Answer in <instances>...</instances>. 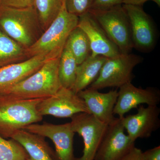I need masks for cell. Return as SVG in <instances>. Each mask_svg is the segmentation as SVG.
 Returning <instances> with one entry per match:
<instances>
[{"label":"cell","mask_w":160,"mask_h":160,"mask_svg":"<svg viewBox=\"0 0 160 160\" xmlns=\"http://www.w3.org/2000/svg\"><path fill=\"white\" fill-rule=\"evenodd\" d=\"M0 29L26 49L33 45L44 32L32 6L16 8L0 5Z\"/></svg>","instance_id":"cell-1"},{"label":"cell","mask_w":160,"mask_h":160,"mask_svg":"<svg viewBox=\"0 0 160 160\" xmlns=\"http://www.w3.org/2000/svg\"><path fill=\"white\" fill-rule=\"evenodd\" d=\"M42 99H25L0 95V136L10 138L15 132L43 119L37 108Z\"/></svg>","instance_id":"cell-2"},{"label":"cell","mask_w":160,"mask_h":160,"mask_svg":"<svg viewBox=\"0 0 160 160\" xmlns=\"http://www.w3.org/2000/svg\"><path fill=\"white\" fill-rule=\"evenodd\" d=\"M60 58L47 60L36 72L0 95L35 99L46 98L56 94L62 87L58 73Z\"/></svg>","instance_id":"cell-3"},{"label":"cell","mask_w":160,"mask_h":160,"mask_svg":"<svg viewBox=\"0 0 160 160\" xmlns=\"http://www.w3.org/2000/svg\"><path fill=\"white\" fill-rule=\"evenodd\" d=\"M79 17L69 13L65 6L38 40L26 49L29 58L44 55L49 59L61 56L69 34L77 27Z\"/></svg>","instance_id":"cell-4"},{"label":"cell","mask_w":160,"mask_h":160,"mask_svg":"<svg viewBox=\"0 0 160 160\" xmlns=\"http://www.w3.org/2000/svg\"><path fill=\"white\" fill-rule=\"evenodd\" d=\"M95 19L121 53H129L133 49L131 28L122 5L104 10L88 11Z\"/></svg>","instance_id":"cell-5"},{"label":"cell","mask_w":160,"mask_h":160,"mask_svg":"<svg viewBox=\"0 0 160 160\" xmlns=\"http://www.w3.org/2000/svg\"><path fill=\"white\" fill-rule=\"evenodd\" d=\"M142 61L139 56L130 53L107 58L97 78L89 87L99 90L108 87L120 88L131 82L133 69Z\"/></svg>","instance_id":"cell-6"},{"label":"cell","mask_w":160,"mask_h":160,"mask_svg":"<svg viewBox=\"0 0 160 160\" xmlns=\"http://www.w3.org/2000/svg\"><path fill=\"white\" fill-rule=\"evenodd\" d=\"M71 119L72 130L82 137L84 144L82 155L75 160H94L108 125L86 112L77 113Z\"/></svg>","instance_id":"cell-7"},{"label":"cell","mask_w":160,"mask_h":160,"mask_svg":"<svg viewBox=\"0 0 160 160\" xmlns=\"http://www.w3.org/2000/svg\"><path fill=\"white\" fill-rule=\"evenodd\" d=\"M40 114L71 118L81 112L89 113L84 100L72 89L62 87L56 94L42 99L38 105Z\"/></svg>","instance_id":"cell-8"},{"label":"cell","mask_w":160,"mask_h":160,"mask_svg":"<svg viewBox=\"0 0 160 160\" xmlns=\"http://www.w3.org/2000/svg\"><path fill=\"white\" fill-rule=\"evenodd\" d=\"M24 129L44 138H48L54 143L57 160H75L73 138L75 132L71 123L54 125L47 122L37 123L26 126Z\"/></svg>","instance_id":"cell-9"},{"label":"cell","mask_w":160,"mask_h":160,"mask_svg":"<svg viewBox=\"0 0 160 160\" xmlns=\"http://www.w3.org/2000/svg\"><path fill=\"white\" fill-rule=\"evenodd\" d=\"M122 6L129 18L133 48L143 52L151 51L156 42V32L151 17L142 6Z\"/></svg>","instance_id":"cell-10"},{"label":"cell","mask_w":160,"mask_h":160,"mask_svg":"<svg viewBox=\"0 0 160 160\" xmlns=\"http://www.w3.org/2000/svg\"><path fill=\"white\" fill-rule=\"evenodd\" d=\"M135 146V142L125 134L121 118H116L108 125L94 160H118Z\"/></svg>","instance_id":"cell-11"},{"label":"cell","mask_w":160,"mask_h":160,"mask_svg":"<svg viewBox=\"0 0 160 160\" xmlns=\"http://www.w3.org/2000/svg\"><path fill=\"white\" fill-rule=\"evenodd\" d=\"M160 102L158 89L153 87L138 88L131 82L127 83L119 88L113 113L122 118L131 109L137 108L141 104L158 106Z\"/></svg>","instance_id":"cell-12"},{"label":"cell","mask_w":160,"mask_h":160,"mask_svg":"<svg viewBox=\"0 0 160 160\" xmlns=\"http://www.w3.org/2000/svg\"><path fill=\"white\" fill-rule=\"evenodd\" d=\"M160 109L158 106H139L134 114L121 118L127 135L133 142L138 138H148L160 126Z\"/></svg>","instance_id":"cell-13"},{"label":"cell","mask_w":160,"mask_h":160,"mask_svg":"<svg viewBox=\"0 0 160 160\" xmlns=\"http://www.w3.org/2000/svg\"><path fill=\"white\" fill-rule=\"evenodd\" d=\"M78 26L85 32L90 43L92 56L112 58L121 54L117 46L89 12L79 16Z\"/></svg>","instance_id":"cell-14"},{"label":"cell","mask_w":160,"mask_h":160,"mask_svg":"<svg viewBox=\"0 0 160 160\" xmlns=\"http://www.w3.org/2000/svg\"><path fill=\"white\" fill-rule=\"evenodd\" d=\"M78 94L84 100L89 113L102 122L109 125L116 118L113 109L118 98L117 90L102 93L89 87Z\"/></svg>","instance_id":"cell-15"},{"label":"cell","mask_w":160,"mask_h":160,"mask_svg":"<svg viewBox=\"0 0 160 160\" xmlns=\"http://www.w3.org/2000/svg\"><path fill=\"white\" fill-rule=\"evenodd\" d=\"M48 60L46 56L38 55L0 68V94L36 72Z\"/></svg>","instance_id":"cell-16"},{"label":"cell","mask_w":160,"mask_h":160,"mask_svg":"<svg viewBox=\"0 0 160 160\" xmlns=\"http://www.w3.org/2000/svg\"><path fill=\"white\" fill-rule=\"evenodd\" d=\"M10 138L23 146L29 156L28 160H55L51 148L42 137L21 129L15 132Z\"/></svg>","instance_id":"cell-17"},{"label":"cell","mask_w":160,"mask_h":160,"mask_svg":"<svg viewBox=\"0 0 160 160\" xmlns=\"http://www.w3.org/2000/svg\"><path fill=\"white\" fill-rule=\"evenodd\" d=\"M107 58L102 56H90L78 65L76 78L72 90L78 94L86 89L97 78Z\"/></svg>","instance_id":"cell-18"},{"label":"cell","mask_w":160,"mask_h":160,"mask_svg":"<svg viewBox=\"0 0 160 160\" xmlns=\"http://www.w3.org/2000/svg\"><path fill=\"white\" fill-rule=\"evenodd\" d=\"M26 49L0 29V68L29 59Z\"/></svg>","instance_id":"cell-19"},{"label":"cell","mask_w":160,"mask_h":160,"mask_svg":"<svg viewBox=\"0 0 160 160\" xmlns=\"http://www.w3.org/2000/svg\"><path fill=\"white\" fill-rule=\"evenodd\" d=\"M65 47L71 52L78 65L83 62L91 54V47L88 37L78 26L71 32Z\"/></svg>","instance_id":"cell-20"},{"label":"cell","mask_w":160,"mask_h":160,"mask_svg":"<svg viewBox=\"0 0 160 160\" xmlns=\"http://www.w3.org/2000/svg\"><path fill=\"white\" fill-rule=\"evenodd\" d=\"M43 31L58 16L65 5V0H32Z\"/></svg>","instance_id":"cell-21"},{"label":"cell","mask_w":160,"mask_h":160,"mask_svg":"<svg viewBox=\"0 0 160 160\" xmlns=\"http://www.w3.org/2000/svg\"><path fill=\"white\" fill-rule=\"evenodd\" d=\"M78 65L69 49L64 47L60 56L58 73L62 87L72 90L76 78Z\"/></svg>","instance_id":"cell-22"},{"label":"cell","mask_w":160,"mask_h":160,"mask_svg":"<svg viewBox=\"0 0 160 160\" xmlns=\"http://www.w3.org/2000/svg\"><path fill=\"white\" fill-rule=\"evenodd\" d=\"M29 156L22 146L13 139L0 136V160H28Z\"/></svg>","instance_id":"cell-23"},{"label":"cell","mask_w":160,"mask_h":160,"mask_svg":"<svg viewBox=\"0 0 160 160\" xmlns=\"http://www.w3.org/2000/svg\"><path fill=\"white\" fill-rule=\"evenodd\" d=\"M93 2V0H65V6L68 12L79 17L89 11Z\"/></svg>","instance_id":"cell-24"},{"label":"cell","mask_w":160,"mask_h":160,"mask_svg":"<svg viewBox=\"0 0 160 160\" xmlns=\"http://www.w3.org/2000/svg\"><path fill=\"white\" fill-rule=\"evenodd\" d=\"M123 1L124 0H93L90 9L104 10L109 9L114 6L122 5Z\"/></svg>","instance_id":"cell-25"},{"label":"cell","mask_w":160,"mask_h":160,"mask_svg":"<svg viewBox=\"0 0 160 160\" xmlns=\"http://www.w3.org/2000/svg\"><path fill=\"white\" fill-rule=\"evenodd\" d=\"M0 5L16 8H24L32 6V0H1Z\"/></svg>","instance_id":"cell-26"},{"label":"cell","mask_w":160,"mask_h":160,"mask_svg":"<svg viewBox=\"0 0 160 160\" xmlns=\"http://www.w3.org/2000/svg\"><path fill=\"white\" fill-rule=\"evenodd\" d=\"M141 160H160V146L142 152Z\"/></svg>","instance_id":"cell-27"},{"label":"cell","mask_w":160,"mask_h":160,"mask_svg":"<svg viewBox=\"0 0 160 160\" xmlns=\"http://www.w3.org/2000/svg\"><path fill=\"white\" fill-rule=\"evenodd\" d=\"M142 152L141 149L134 146L128 153L118 160H141Z\"/></svg>","instance_id":"cell-28"},{"label":"cell","mask_w":160,"mask_h":160,"mask_svg":"<svg viewBox=\"0 0 160 160\" xmlns=\"http://www.w3.org/2000/svg\"><path fill=\"white\" fill-rule=\"evenodd\" d=\"M149 0H124L123 4L142 6Z\"/></svg>","instance_id":"cell-29"},{"label":"cell","mask_w":160,"mask_h":160,"mask_svg":"<svg viewBox=\"0 0 160 160\" xmlns=\"http://www.w3.org/2000/svg\"><path fill=\"white\" fill-rule=\"evenodd\" d=\"M151 1H152V2H154L156 3L157 4L158 6L159 7L160 6V0H151Z\"/></svg>","instance_id":"cell-30"},{"label":"cell","mask_w":160,"mask_h":160,"mask_svg":"<svg viewBox=\"0 0 160 160\" xmlns=\"http://www.w3.org/2000/svg\"><path fill=\"white\" fill-rule=\"evenodd\" d=\"M0 1H1V0H0Z\"/></svg>","instance_id":"cell-31"}]
</instances>
